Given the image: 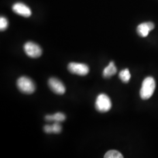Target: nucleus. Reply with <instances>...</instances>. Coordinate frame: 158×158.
<instances>
[{
  "label": "nucleus",
  "instance_id": "nucleus-1",
  "mask_svg": "<svg viewBox=\"0 0 158 158\" xmlns=\"http://www.w3.org/2000/svg\"><path fill=\"white\" fill-rule=\"evenodd\" d=\"M156 87V83L152 77H148L142 82L140 90V96L142 100L150 98L154 93Z\"/></svg>",
  "mask_w": 158,
  "mask_h": 158
},
{
  "label": "nucleus",
  "instance_id": "nucleus-2",
  "mask_svg": "<svg viewBox=\"0 0 158 158\" xmlns=\"http://www.w3.org/2000/svg\"><path fill=\"white\" fill-rule=\"evenodd\" d=\"M17 85L18 89L24 94H31L35 90L34 81L27 76H22L18 79Z\"/></svg>",
  "mask_w": 158,
  "mask_h": 158
},
{
  "label": "nucleus",
  "instance_id": "nucleus-3",
  "mask_svg": "<svg viewBox=\"0 0 158 158\" xmlns=\"http://www.w3.org/2000/svg\"><path fill=\"white\" fill-rule=\"evenodd\" d=\"M96 110L100 113H106L112 107L110 97L105 94H100L97 96L95 104Z\"/></svg>",
  "mask_w": 158,
  "mask_h": 158
},
{
  "label": "nucleus",
  "instance_id": "nucleus-4",
  "mask_svg": "<svg viewBox=\"0 0 158 158\" xmlns=\"http://www.w3.org/2000/svg\"><path fill=\"white\" fill-rule=\"evenodd\" d=\"M68 69L70 73L81 76L87 75L90 70L87 64L80 63H70L68 65Z\"/></svg>",
  "mask_w": 158,
  "mask_h": 158
},
{
  "label": "nucleus",
  "instance_id": "nucleus-5",
  "mask_svg": "<svg viewBox=\"0 0 158 158\" xmlns=\"http://www.w3.org/2000/svg\"><path fill=\"white\" fill-rule=\"evenodd\" d=\"M23 49L25 53L32 58L39 57L42 53V49L40 46L32 42L25 43L23 46Z\"/></svg>",
  "mask_w": 158,
  "mask_h": 158
},
{
  "label": "nucleus",
  "instance_id": "nucleus-6",
  "mask_svg": "<svg viewBox=\"0 0 158 158\" xmlns=\"http://www.w3.org/2000/svg\"><path fill=\"white\" fill-rule=\"evenodd\" d=\"M49 87L52 91L56 94L62 95L66 91V88L62 82L59 79L52 77L48 81Z\"/></svg>",
  "mask_w": 158,
  "mask_h": 158
},
{
  "label": "nucleus",
  "instance_id": "nucleus-7",
  "mask_svg": "<svg viewBox=\"0 0 158 158\" xmlns=\"http://www.w3.org/2000/svg\"><path fill=\"white\" fill-rule=\"evenodd\" d=\"M12 10L15 13L24 17L31 15L32 12L28 6L22 2H17L12 6Z\"/></svg>",
  "mask_w": 158,
  "mask_h": 158
},
{
  "label": "nucleus",
  "instance_id": "nucleus-8",
  "mask_svg": "<svg viewBox=\"0 0 158 158\" xmlns=\"http://www.w3.org/2000/svg\"><path fill=\"white\" fill-rule=\"evenodd\" d=\"M155 28L152 23H141L137 27V33L141 37H147L149 32Z\"/></svg>",
  "mask_w": 158,
  "mask_h": 158
},
{
  "label": "nucleus",
  "instance_id": "nucleus-9",
  "mask_svg": "<svg viewBox=\"0 0 158 158\" xmlns=\"http://www.w3.org/2000/svg\"><path fill=\"white\" fill-rule=\"evenodd\" d=\"M62 126L60 123L54 122L52 125H46L44 127V131L47 134H59L62 131Z\"/></svg>",
  "mask_w": 158,
  "mask_h": 158
},
{
  "label": "nucleus",
  "instance_id": "nucleus-10",
  "mask_svg": "<svg viewBox=\"0 0 158 158\" xmlns=\"http://www.w3.org/2000/svg\"><path fill=\"white\" fill-rule=\"evenodd\" d=\"M117 72V69L114 63L113 62H111L107 67L104 68L102 72V75L105 78H110L114 74H115Z\"/></svg>",
  "mask_w": 158,
  "mask_h": 158
},
{
  "label": "nucleus",
  "instance_id": "nucleus-11",
  "mask_svg": "<svg viewBox=\"0 0 158 158\" xmlns=\"http://www.w3.org/2000/svg\"><path fill=\"white\" fill-rule=\"evenodd\" d=\"M66 116L62 113H57L53 115H48L45 117V119L49 122H57L61 123L65 120Z\"/></svg>",
  "mask_w": 158,
  "mask_h": 158
},
{
  "label": "nucleus",
  "instance_id": "nucleus-12",
  "mask_svg": "<svg viewBox=\"0 0 158 158\" xmlns=\"http://www.w3.org/2000/svg\"><path fill=\"white\" fill-rule=\"evenodd\" d=\"M119 77L123 82L128 83L131 79L130 70L128 69H125L121 70L119 73Z\"/></svg>",
  "mask_w": 158,
  "mask_h": 158
},
{
  "label": "nucleus",
  "instance_id": "nucleus-13",
  "mask_svg": "<svg viewBox=\"0 0 158 158\" xmlns=\"http://www.w3.org/2000/svg\"><path fill=\"white\" fill-rule=\"evenodd\" d=\"M123 155L116 150L109 151L104 155L105 158H123Z\"/></svg>",
  "mask_w": 158,
  "mask_h": 158
},
{
  "label": "nucleus",
  "instance_id": "nucleus-14",
  "mask_svg": "<svg viewBox=\"0 0 158 158\" xmlns=\"http://www.w3.org/2000/svg\"><path fill=\"white\" fill-rule=\"evenodd\" d=\"M8 26V22L7 19L4 17L0 18V29L1 31H4Z\"/></svg>",
  "mask_w": 158,
  "mask_h": 158
}]
</instances>
